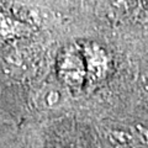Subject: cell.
Wrapping results in <instances>:
<instances>
[{"instance_id": "6da1fadb", "label": "cell", "mask_w": 148, "mask_h": 148, "mask_svg": "<svg viewBox=\"0 0 148 148\" xmlns=\"http://www.w3.org/2000/svg\"><path fill=\"white\" fill-rule=\"evenodd\" d=\"M64 99H66V95L59 88L48 84L37 92L36 103L40 108L54 109L62 106Z\"/></svg>"}]
</instances>
